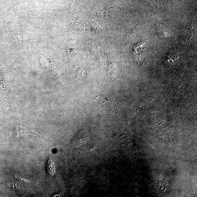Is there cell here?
I'll list each match as a JSON object with an SVG mask.
<instances>
[{"instance_id":"obj_1","label":"cell","mask_w":197,"mask_h":197,"mask_svg":"<svg viewBox=\"0 0 197 197\" xmlns=\"http://www.w3.org/2000/svg\"><path fill=\"white\" fill-rule=\"evenodd\" d=\"M94 99L99 106L105 111L108 112L113 110V103L108 97L100 94H96L94 96Z\"/></svg>"},{"instance_id":"obj_2","label":"cell","mask_w":197,"mask_h":197,"mask_svg":"<svg viewBox=\"0 0 197 197\" xmlns=\"http://www.w3.org/2000/svg\"><path fill=\"white\" fill-rule=\"evenodd\" d=\"M16 132L17 133V138H19V137L22 135L31 134L37 135L38 137H40L46 141V139L39 136L37 134L34 132V131H32L29 127L28 124L26 122H21L19 124H18L17 128H16Z\"/></svg>"},{"instance_id":"obj_3","label":"cell","mask_w":197,"mask_h":197,"mask_svg":"<svg viewBox=\"0 0 197 197\" xmlns=\"http://www.w3.org/2000/svg\"><path fill=\"white\" fill-rule=\"evenodd\" d=\"M88 137V134L85 130L79 131L74 138V144L77 146L82 145L87 140Z\"/></svg>"},{"instance_id":"obj_4","label":"cell","mask_w":197,"mask_h":197,"mask_svg":"<svg viewBox=\"0 0 197 197\" xmlns=\"http://www.w3.org/2000/svg\"><path fill=\"white\" fill-rule=\"evenodd\" d=\"M21 17L25 20L35 25H39L41 24V18L39 16L34 14H28L22 15Z\"/></svg>"},{"instance_id":"obj_5","label":"cell","mask_w":197,"mask_h":197,"mask_svg":"<svg viewBox=\"0 0 197 197\" xmlns=\"http://www.w3.org/2000/svg\"><path fill=\"white\" fill-rule=\"evenodd\" d=\"M14 37L16 43L20 45L25 44L31 39L29 34L23 32L16 34L14 36Z\"/></svg>"},{"instance_id":"obj_6","label":"cell","mask_w":197,"mask_h":197,"mask_svg":"<svg viewBox=\"0 0 197 197\" xmlns=\"http://www.w3.org/2000/svg\"><path fill=\"white\" fill-rule=\"evenodd\" d=\"M47 171L48 174L51 176L55 175L56 172L55 164L51 157H50L48 162Z\"/></svg>"},{"instance_id":"obj_7","label":"cell","mask_w":197,"mask_h":197,"mask_svg":"<svg viewBox=\"0 0 197 197\" xmlns=\"http://www.w3.org/2000/svg\"><path fill=\"white\" fill-rule=\"evenodd\" d=\"M150 5L155 8H158L163 6V0H146Z\"/></svg>"},{"instance_id":"obj_8","label":"cell","mask_w":197,"mask_h":197,"mask_svg":"<svg viewBox=\"0 0 197 197\" xmlns=\"http://www.w3.org/2000/svg\"><path fill=\"white\" fill-rule=\"evenodd\" d=\"M12 176H13L14 178H15L16 180H17L19 181L25 182V183H30L31 182L30 181L26 179L23 178H22L21 176H18L17 175L15 174H12Z\"/></svg>"}]
</instances>
